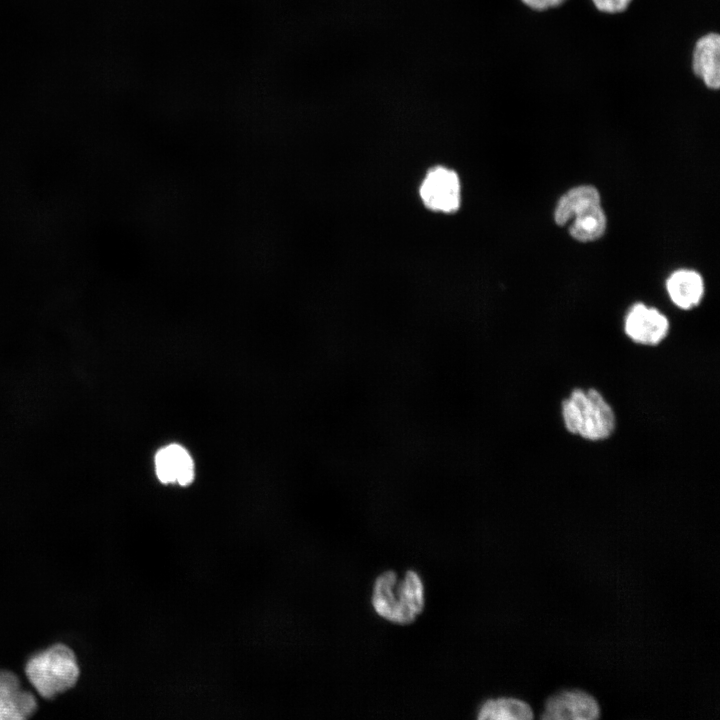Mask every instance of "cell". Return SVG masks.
<instances>
[{"label":"cell","mask_w":720,"mask_h":720,"mask_svg":"<svg viewBox=\"0 0 720 720\" xmlns=\"http://www.w3.org/2000/svg\"><path fill=\"white\" fill-rule=\"evenodd\" d=\"M624 331L635 343L657 345L667 336L669 321L656 308L636 303L625 316Z\"/></svg>","instance_id":"obj_6"},{"label":"cell","mask_w":720,"mask_h":720,"mask_svg":"<svg viewBox=\"0 0 720 720\" xmlns=\"http://www.w3.org/2000/svg\"><path fill=\"white\" fill-rule=\"evenodd\" d=\"M600 715L596 700L581 690H565L546 701L541 719L593 720Z\"/></svg>","instance_id":"obj_7"},{"label":"cell","mask_w":720,"mask_h":720,"mask_svg":"<svg viewBox=\"0 0 720 720\" xmlns=\"http://www.w3.org/2000/svg\"><path fill=\"white\" fill-rule=\"evenodd\" d=\"M371 603L375 612L387 621L410 624L424 609V584L416 571L402 578L394 571L380 574L373 585Z\"/></svg>","instance_id":"obj_1"},{"label":"cell","mask_w":720,"mask_h":720,"mask_svg":"<svg viewBox=\"0 0 720 720\" xmlns=\"http://www.w3.org/2000/svg\"><path fill=\"white\" fill-rule=\"evenodd\" d=\"M561 413L566 430L587 440H604L616 427L612 407L594 388L574 389L562 402Z\"/></svg>","instance_id":"obj_2"},{"label":"cell","mask_w":720,"mask_h":720,"mask_svg":"<svg viewBox=\"0 0 720 720\" xmlns=\"http://www.w3.org/2000/svg\"><path fill=\"white\" fill-rule=\"evenodd\" d=\"M424 204L442 212H452L459 207L460 183L457 174L444 167L431 169L420 188Z\"/></svg>","instance_id":"obj_5"},{"label":"cell","mask_w":720,"mask_h":720,"mask_svg":"<svg viewBox=\"0 0 720 720\" xmlns=\"http://www.w3.org/2000/svg\"><path fill=\"white\" fill-rule=\"evenodd\" d=\"M691 71L710 90L720 88V33L699 36L691 51Z\"/></svg>","instance_id":"obj_8"},{"label":"cell","mask_w":720,"mask_h":720,"mask_svg":"<svg viewBox=\"0 0 720 720\" xmlns=\"http://www.w3.org/2000/svg\"><path fill=\"white\" fill-rule=\"evenodd\" d=\"M25 673L45 699L72 688L79 677V666L71 648L58 643L33 655L26 663Z\"/></svg>","instance_id":"obj_4"},{"label":"cell","mask_w":720,"mask_h":720,"mask_svg":"<svg viewBox=\"0 0 720 720\" xmlns=\"http://www.w3.org/2000/svg\"><path fill=\"white\" fill-rule=\"evenodd\" d=\"M666 288L672 302L684 310L698 305L704 293L702 277L688 269L673 272L667 279Z\"/></svg>","instance_id":"obj_11"},{"label":"cell","mask_w":720,"mask_h":720,"mask_svg":"<svg viewBox=\"0 0 720 720\" xmlns=\"http://www.w3.org/2000/svg\"><path fill=\"white\" fill-rule=\"evenodd\" d=\"M37 708L34 695L22 689L18 677L11 671H0V720H24Z\"/></svg>","instance_id":"obj_9"},{"label":"cell","mask_w":720,"mask_h":720,"mask_svg":"<svg viewBox=\"0 0 720 720\" xmlns=\"http://www.w3.org/2000/svg\"><path fill=\"white\" fill-rule=\"evenodd\" d=\"M528 9L535 12H544L563 5L567 0H519Z\"/></svg>","instance_id":"obj_14"},{"label":"cell","mask_w":720,"mask_h":720,"mask_svg":"<svg viewBox=\"0 0 720 720\" xmlns=\"http://www.w3.org/2000/svg\"><path fill=\"white\" fill-rule=\"evenodd\" d=\"M633 0H591L594 8L605 14H620L627 10Z\"/></svg>","instance_id":"obj_13"},{"label":"cell","mask_w":720,"mask_h":720,"mask_svg":"<svg viewBox=\"0 0 720 720\" xmlns=\"http://www.w3.org/2000/svg\"><path fill=\"white\" fill-rule=\"evenodd\" d=\"M155 470L162 483L190 484L194 479V462L188 451L170 444L161 448L155 456Z\"/></svg>","instance_id":"obj_10"},{"label":"cell","mask_w":720,"mask_h":720,"mask_svg":"<svg viewBox=\"0 0 720 720\" xmlns=\"http://www.w3.org/2000/svg\"><path fill=\"white\" fill-rule=\"evenodd\" d=\"M479 720H530L533 711L530 706L515 698L487 700L479 709Z\"/></svg>","instance_id":"obj_12"},{"label":"cell","mask_w":720,"mask_h":720,"mask_svg":"<svg viewBox=\"0 0 720 720\" xmlns=\"http://www.w3.org/2000/svg\"><path fill=\"white\" fill-rule=\"evenodd\" d=\"M554 219L559 226L573 219L569 233L580 242L597 240L606 230V216L600 205V195L591 185H581L567 191L556 205Z\"/></svg>","instance_id":"obj_3"}]
</instances>
